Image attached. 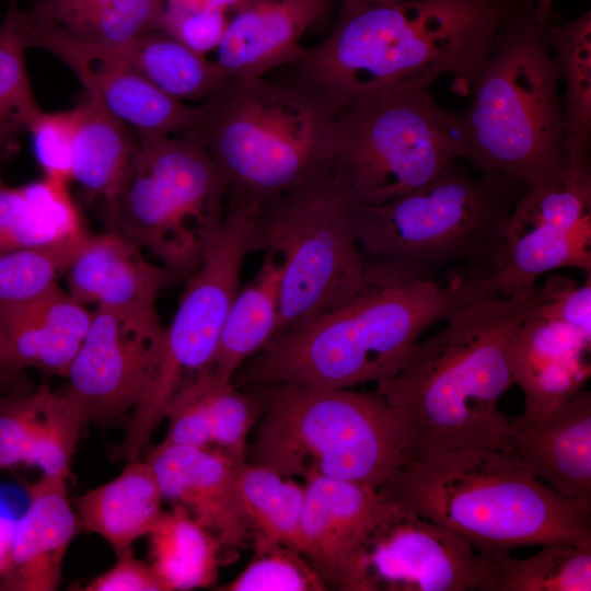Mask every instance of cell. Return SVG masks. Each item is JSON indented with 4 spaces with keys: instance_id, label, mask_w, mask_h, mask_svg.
Segmentation results:
<instances>
[{
    "instance_id": "6da1fadb",
    "label": "cell",
    "mask_w": 591,
    "mask_h": 591,
    "mask_svg": "<svg viewBox=\"0 0 591 591\" xmlns=\"http://www.w3.org/2000/svg\"><path fill=\"white\" fill-rule=\"evenodd\" d=\"M523 0H401L339 10L329 36L291 65L337 115L384 89H428L451 76L468 94L500 28Z\"/></svg>"
},
{
    "instance_id": "7a4b0ae2",
    "label": "cell",
    "mask_w": 591,
    "mask_h": 591,
    "mask_svg": "<svg viewBox=\"0 0 591 591\" xmlns=\"http://www.w3.org/2000/svg\"><path fill=\"white\" fill-rule=\"evenodd\" d=\"M534 287L461 304L394 375L376 382L412 427L413 457L463 447L507 451L510 417L498 406L514 385L511 345Z\"/></svg>"
},
{
    "instance_id": "3957f363",
    "label": "cell",
    "mask_w": 591,
    "mask_h": 591,
    "mask_svg": "<svg viewBox=\"0 0 591 591\" xmlns=\"http://www.w3.org/2000/svg\"><path fill=\"white\" fill-rule=\"evenodd\" d=\"M467 301L466 276L420 280L371 260L359 293L277 335L239 369L233 383L326 389L376 383L403 367L426 329Z\"/></svg>"
},
{
    "instance_id": "277c9868",
    "label": "cell",
    "mask_w": 591,
    "mask_h": 591,
    "mask_svg": "<svg viewBox=\"0 0 591 591\" xmlns=\"http://www.w3.org/2000/svg\"><path fill=\"white\" fill-rule=\"evenodd\" d=\"M378 491L475 551L553 542L591 551V502L563 497L505 450L463 447L413 457Z\"/></svg>"
},
{
    "instance_id": "5b68a950",
    "label": "cell",
    "mask_w": 591,
    "mask_h": 591,
    "mask_svg": "<svg viewBox=\"0 0 591 591\" xmlns=\"http://www.w3.org/2000/svg\"><path fill=\"white\" fill-rule=\"evenodd\" d=\"M548 0L529 3L497 33L461 114L467 160L526 187L569 167L558 68L548 39Z\"/></svg>"
},
{
    "instance_id": "8992f818",
    "label": "cell",
    "mask_w": 591,
    "mask_h": 591,
    "mask_svg": "<svg viewBox=\"0 0 591 591\" xmlns=\"http://www.w3.org/2000/svg\"><path fill=\"white\" fill-rule=\"evenodd\" d=\"M335 116L297 79L227 77L198 105L185 137L205 147L228 198L259 206L331 167Z\"/></svg>"
},
{
    "instance_id": "52a82bcc",
    "label": "cell",
    "mask_w": 591,
    "mask_h": 591,
    "mask_svg": "<svg viewBox=\"0 0 591 591\" xmlns=\"http://www.w3.org/2000/svg\"><path fill=\"white\" fill-rule=\"evenodd\" d=\"M266 402L246 461L304 482L313 476L374 489L414 455L406 416L368 393L265 383Z\"/></svg>"
},
{
    "instance_id": "ba28073f",
    "label": "cell",
    "mask_w": 591,
    "mask_h": 591,
    "mask_svg": "<svg viewBox=\"0 0 591 591\" xmlns=\"http://www.w3.org/2000/svg\"><path fill=\"white\" fill-rule=\"evenodd\" d=\"M525 189L493 173L473 175L454 161L403 195L378 205L359 202L356 237L373 262L410 278L434 280L460 260L474 274L489 263Z\"/></svg>"
},
{
    "instance_id": "9c48e42d",
    "label": "cell",
    "mask_w": 591,
    "mask_h": 591,
    "mask_svg": "<svg viewBox=\"0 0 591 591\" xmlns=\"http://www.w3.org/2000/svg\"><path fill=\"white\" fill-rule=\"evenodd\" d=\"M358 204L331 166L258 206L251 252L270 253L281 264L275 337L343 305L367 285L369 262L354 227Z\"/></svg>"
},
{
    "instance_id": "30bf717a",
    "label": "cell",
    "mask_w": 591,
    "mask_h": 591,
    "mask_svg": "<svg viewBox=\"0 0 591 591\" xmlns=\"http://www.w3.org/2000/svg\"><path fill=\"white\" fill-rule=\"evenodd\" d=\"M466 157L461 114L441 107L428 89L370 92L335 116L331 166L361 204L413 190Z\"/></svg>"
},
{
    "instance_id": "8fae6325",
    "label": "cell",
    "mask_w": 591,
    "mask_h": 591,
    "mask_svg": "<svg viewBox=\"0 0 591 591\" xmlns=\"http://www.w3.org/2000/svg\"><path fill=\"white\" fill-rule=\"evenodd\" d=\"M227 185L190 137L138 135L135 172L108 209L111 227L179 278L198 266L227 206Z\"/></svg>"
},
{
    "instance_id": "7c38bea8",
    "label": "cell",
    "mask_w": 591,
    "mask_h": 591,
    "mask_svg": "<svg viewBox=\"0 0 591 591\" xmlns=\"http://www.w3.org/2000/svg\"><path fill=\"white\" fill-rule=\"evenodd\" d=\"M258 205L228 198L224 216L188 276L176 312L164 328L154 374L135 407L124 416L117 445L126 459L139 457L164 419L167 403L200 370L211 366L220 335L239 292Z\"/></svg>"
},
{
    "instance_id": "4fadbf2b",
    "label": "cell",
    "mask_w": 591,
    "mask_h": 591,
    "mask_svg": "<svg viewBox=\"0 0 591 591\" xmlns=\"http://www.w3.org/2000/svg\"><path fill=\"white\" fill-rule=\"evenodd\" d=\"M560 268L591 274L590 164H570L559 177L526 187L489 263L467 279L473 299L507 298Z\"/></svg>"
},
{
    "instance_id": "5bb4252c",
    "label": "cell",
    "mask_w": 591,
    "mask_h": 591,
    "mask_svg": "<svg viewBox=\"0 0 591 591\" xmlns=\"http://www.w3.org/2000/svg\"><path fill=\"white\" fill-rule=\"evenodd\" d=\"M163 334L157 309L94 308L67 382L58 391L84 422L105 427L126 416L154 374Z\"/></svg>"
},
{
    "instance_id": "9a60e30c",
    "label": "cell",
    "mask_w": 591,
    "mask_h": 591,
    "mask_svg": "<svg viewBox=\"0 0 591 591\" xmlns=\"http://www.w3.org/2000/svg\"><path fill=\"white\" fill-rule=\"evenodd\" d=\"M475 549L413 508L383 497L363 542L354 591L477 590Z\"/></svg>"
},
{
    "instance_id": "2e32d148",
    "label": "cell",
    "mask_w": 591,
    "mask_h": 591,
    "mask_svg": "<svg viewBox=\"0 0 591 591\" xmlns=\"http://www.w3.org/2000/svg\"><path fill=\"white\" fill-rule=\"evenodd\" d=\"M26 45L62 60L79 78L85 95L137 135L187 136L196 121L198 105L165 94L106 48L68 35L31 10Z\"/></svg>"
},
{
    "instance_id": "e0dca14e",
    "label": "cell",
    "mask_w": 591,
    "mask_h": 591,
    "mask_svg": "<svg viewBox=\"0 0 591 591\" xmlns=\"http://www.w3.org/2000/svg\"><path fill=\"white\" fill-rule=\"evenodd\" d=\"M163 499L184 507L223 548L251 545L253 533L237 490L235 461L216 449L178 445L165 440L146 460Z\"/></svg>"
},
{
    "instance_id": "ac0fdd59",
    "label": "cell",
    "mask_w": 591,
    "mask_h": 591,
    "mask_svg": "<svg viewBox=\"0 0 591 591\" xmlns=\"http://www.w3.org/2000/svg\"><path fill=\"white\" fill-rule=\"evenodd\" d=\"M301 554L328 587L354 591L358 557L383 497L378 489L343 479L305 480Z\"/></svg>"
},
{
    "instance_id": "d6986e66",
    "label": "cell",
    "mask_w": 591,
    "mask_h": 591,
    "mask_svg": "<svg viewBox=\"0 0 591 591\" xmlns=\"http://www.w3.org/2000/svg\"><path fill=\"white\" fill-rule=\"evenodd\" d=\"M507 451L563 497L591 502V393L582 389L543 419L510 417Z\"/></svg>"
},
{
    "instance_id": "ffe728a7",
    "label": "cell",
    "mask_w": 591,
    "mask_h": 591,
    "mask_svg": "<svg viewBox=\"0 0 591 591\" xmlns=\"http://www.w3.org/2000/svg\"><path fill=\"white\" fill-rule=\"evenodd\" d=\"M590 352L591 336L525 311L510 356L513 384L524 394L522 416L546 418L581 391L591 375Z\"/></svg>"
},
{
    "instance_id": "44dd1931",
    "label": "cell",
    "mask_w": 591,
    "mask_h": 591,
    "mask_svg": "<svg viewBox=\"0 0 591 591\" xmlns=\"http://www.w3.org/2000/svg\"><path fill=\"white\" fill-rule=\"evenodd\" d=\"M68 477L45 475L28 485V503L14 521L10 564L0 590L54 591L67 551L81 531L68 496Z\"/></svg>"
},
{
    "instance_id": "7402d4cb",
    "label": "cell",
    "mask_w": 591,
    "mask_h": 591,
    "mask_svg": "<svg viewBox=\"0 0 591 591\" xmlns=\"http://www.w3.org/2000/svg\"><path fill=\"white\" fill-rule=\"evenodd\" d=\"M142 251L116 232H90L65 275L67 291L85 306L157 309V298L178 276Z\"/></svg>"
},
{
    "instance_id": "603a6c76",
    "label": "cell",
    "mask_w": 591,
    "mask_h": 591,
    "mask_svg": "<svg viewBox=\"0 0 591 591\" xmlns=\"http://www.w3.org/2000/svg\"><path fill=\"white\" fill-rule=\"evenodd\" d=\"M331 0H246L234 11L216 49L224 77H264L291 66L304 47L300 38L326 14Z\"/></svg>"
},
{
    "instance_id": "cb8c5ba5",
    "label": "cell",
    "mask_w": 591,
    "mask_h": 591,
    "mask_svg": "<svg viewBox=\"0 0 591 591\" xmlns=\"http://www.w3.org/2000/svg\"><path fill=\"white\" fill-rule=\"evenodd\" d=\"M84 424L58 390L42 386L0 395V470L27 465L69 477Z\"/></svg>"
},
{
    "instance_id": "d4e9b609",
    "label": "cell",
    "mask_w": 591,
    "mask_h": 591,
    "mask_svg": "<svg viewBox=\"0 0 591 591\" xmlns=\"http://www.w3.org/2000/svg\"><path fill=\"white\" fill-rule=\"evenodd\" d=\"M91 316L92 311L58 285L33 300L0 305V367L66 378Z\"/></svg>"
},
{
    "instance_id": "484cf974",
    "label": "cell",
    "mask_w": 591,
    "mask_h": 591,
    "mask_svg": "<svg viewBox=\"0 0 591 591\" xmlns=\"http://www.w3.org/2000/svg\"><path fill=\"white\" fill-rule=\"evenodd\" d=\"M164 499L146 461L127 462L113 479L72 500L81 530L103 537L116 556L132 552V544L148 536Z\"/></svg>"
},
{
    "instance_id": "4316f807",
    "label": "cell",
    "mask_w": 591,
    "mask_h": 591,
    "mask_svg": "<svg viewBox=\"0 0 591 591\" xmlns=\"http://www.w3.org/2000/svg\"><path fill=\"white\" fill-rule=\"evenodd\" d=\"M71 181L103 202L117 195L132 176L138 138L99 102L85 95L74 107Z\"/></svg>"
},
{
    "instance_id": "83f0119b",
    "label": "cell",
    "mask_w": 591,
    "mask_h": 591,
    "mask_svg": "<svg viewBox=\"0 0 591 591\" xmlns=\"http://www.w3.org/2000/svg\"><path fill=\"white\" fill-rule=\"evenodd\" d=\"M86 231L67 182L45 176L15 188L0 177V253L59 243Z\"/></svg>"
},
{
    "instance_id": "f1b7e54d",
    "label": "cell",
    "mask_w": 591,
    "mask_h": 591,
    "mask_svg": "<svg viewBox=\"0 0 591 591\" xmlns=\"http://www.w3.org/2000/svg\"><path fill=\"white\" fill-rule=\"evenodd\" d=\"M281 264L270 253L254 279L240 289L225 318L211 368L220 385L276 335L279 318Z\"/></svg>"
},
{
    "instance_id": "f546056e",
    "label": "cell",
    "mask_w": 591,
    "mask_h": 591,
    "mask_svg": "<svg viewBox=\"0 0 591 591\" xmlns=\"http://www.w3.org/2000/svg\"><path fill=\"white\" fill-rule=\"evenodd\" d=\"M477 590L590 591L591 551L553 542L526 558L507 549L475 551Z\"/></svg>"
},
{
    "instance_id": "4dcf8cb0",
    "label": "cell",
    "mask_w": 591,
    "mask_h": 591,
    "mask_svg": "<svg viewBox=\"0 0 591 591\" xmlns=\"http://www.w3.org/2000/svg\"><path fill=\"white\" fill-rule=\"evenodd\" d=\"M150 567L164 591L213 586L221 563V542L178 505L163 511L148 534Z\"/></svg>"
},
{
    "instance_id": "1f68e13d",
    "label": "cell",
    "mask_w": 591,
    "mask_h": 591,
    "mask_svg": "<svg viewBox=\"0 0 591 591\" xmlns=\"http://www.w3.org/2000/svg\"><path fill=\"white\" fill-rule=\"evenodd\" d=\"M102 47L182 102L205 100L225 79L215 60L194 51L165 30L151 32L129 45Z\"/></svg>"
},
{
    "instance_id": "d6a6232c",
    "label": "cell",
    "mask_w": 591,
    "mask_h": 591,
    "mask_svg": "<svg viewBox=\"0 0 591 591\" xmlns=\"http://www.w3.org/2000/svg\"><path fill=\"white\" fill-rule=\"evenodd\" d=\"M548 39L565 83L563 111L569 164L590 163L591 136V13L563 23L551 22Z\"/></svg>"
},
{
    "instance_id": "836d02e7",
    "label": "cell",
    "mask_w": 591,
    "mask_h": 591,
    "mask_svg": "<svg viewBox=\"0 0 591 591\" xmlns=\"http://www.w3.org/2000/svg\"><path fill=\"white\" fill-rule=\"evenodd\" d=\"M236 482L253 536H263L301 554L304 485L246 460L237 466Z\"/></svg>"
},
{
    "instance_id": "e575fe53",
    "label": "cell",
    "mask_w": 591,
    "mask_h": 591,
    "mask_svg": "<svg viewBox=\"0 0 591 591\" xmlns=\"http://www.w3.org/2000/svg\"><path fill=\"white\" fill-rule=\"evenodd\" d=\"M27 11L11 4L0 25V151L42 113L26 71Z\"/></svg>"
},
{
    "instance_id": "d590c367",
    "label": "cell",
    "mask_w": 591,
    "mask_h": 591,
    "mask_svg": "<svg viewBox=\"0 0 591 591\" xmlns=\"http://www.w3.org/2000/svg\"><path fill=\"white\" fill-rule=\"evenodd\" d=\"M89 233L50 245L0 253V305L33 300L57 286Z\"/></svg>"
},
{
    "instance_id": "8d00e7d4",
    "label": "cell",
    "mask_w": 591,
    "mask_h": 591,
    "mask_svg": "<svg viewBox=\"0 0 591 591\" xmlns=\"http://www.w3.org/2000/svg\"><path fill=\"white\" fill-rule=\"evenodd\" d=\"M253 556L245 568L223 591H323L327 586L309 560L299 552L254 535Z\"/></svg>"
},
{
    "instance_id": "74e56055",
    "label": "cell",
    "mask_w": 591,
    "mask_h": 591,
    "mask_svg": "<svg viewBox=\"0 0 591 591\" xmlns=\"http://www.w3.org/2000/svg\"><path fill=\"white\" fill-rule=\"evenodd\" d=\"M253 385L256 390L248 392L242 391L233 382L220 385L213 372L209 390L212 445L235 461L246 460L251 432L265 408L266 396L263 386Z\"/></svg>"
},
{
    "instance_id": "f35d334b",
    "label": "cell",
    "mask_w": 591,
    "mask_h": 591,
    "mask_svg": "<svg viewBox=\"0 0 591 591\" xmlns=\"http://www.w3.org/2000/svg\"><path fill=\"white\" fill-rule=\"evenodd\" d=\"M158 30H165V0H116L67 34L95 45L120 47Z\"/></svg>"
},
{
    "instance_id": "ab89813d",
    "label": "cell",
    "mask_w": 591,
    "mask_h": 591,
    "mask_svg": "<svg viewBox=\"0 0 591 591\" xmlns=\"http://www.w3.org/2000/svg\"><path fill=\"white\" fill-rule=\"evenodd\" d=\"M213 379L209 366L186 381L167 403L165 441L178 445L211 449L213 444L208 395Z\"/></svg>"
},
{
    "instance_id": "60d3db41",
    "label": "cell",
    "mask_w": 591,
    "mask_h": 591,
    "mask_svg": "<svg viewBox=\"0 0 591 591\" xmlns=\"http://www.w3.org/2000/svg\"><path fill=\"white\" fill-rule=\"evenodd\" d=\"M526 313L566 324L591 336V274L583 282L554 274L534 287Z\"/></svg>"
},
{
    "instance_id": "b9f144b4",
    "label": "cell",
    "mask_w": 591,
    "mask_h": 591,
    "mask_svg": "<svg viewBox=\"0 0 591 591\" xmlns=\"http://www.w3.org/2000/svg\"><path fill=\"white\" fill-rule=\"evenodd\" d=\"M76 109L42 113L32 123L35 157L45 176L69 183L71 181L72 147Z\"/></svg>"
},
{
    "instance_id": "7bdbcfd3",
    "label": "cell",
    "mask_w": 591,
    "mask_h": 591,
    "mask_svg": "<svg viewBox=\"0 0 591 591\" xmlns=\"http://www.w3.org/2000/svg\"><path fill=\"white\" fill-rule=\"evenodd\" d=\"M228 22L225 12L212 7L178 14L165 13V31L204 56L218 48Z\"/></svg>"
},
{
    "instance_id": "ee69618b",
    "label": "cell",
    "mask_w": 591,
    "mask_h": 591,
    "mask_svg": "<svg viewBox=\"0 0 591 591\" xmlns=\"http://www.w3.org/2000/svg\"><path fill=\"white\" fill-rule=\"evenodd\" d=\"M84 591H164V588L150 565L130 552L118 556L113 567L91 579Z\"/></svg>"
},
{
    "instance_id": "f6af8a7d",
    "label": "cell",
    "mask_w": 591,
    "mask_h": 591,
    "mask_svg": "<svg viewBox=\"0 0 591 591\" xmlns=\"http://www.w3.org/2000/svg\"><path fill=\"white\" fill-rule=\"evenodd\" d=\"M114 1L116 0H37L31 11L72 34Z\"/></svg>"
},
{
    "instance_id": "bcb514c9",
    "label": "cell",
    "mask_w": 591,
    "mask_h": 591,
    "mask_svg": "<svg viewBox=\"0 0 591 591\" xmlns=\"http://www.w3.org/2000/svg\"><path fill=\"white\" fill-rule=\"evenodd\" d=\"M14 521L0 514V579L10 564Z\"/></svg>"
},
{
    "instance_id": "7dc6e473",
    "label": "cell",
    "mask_w": 591,
    "mask_h": 591,
    "mask_svg": "<svg viewBox=\"0 0 591 591\" xmlns=\"http://www.w3.org/2000/svg\"><path fill=\"white\" fill-rule=\"evenodd\" d=\"M401 0H339L340 10H349L354 8L393 3Z\"/></svg>"
},
{
    "instance_id": "c3c4849f",
    "label": "cell",
    "mask_w": 591,
    "mask_h": 591,
    "mask_svg": "<svg viewBox=\"0 0 591 591\" xmlns=\"http://www.w3.org/2000/svg\"><path fill=\"white\" fill-rule=\"evenodd\" d=\"M205 1L209 7L220 9L224 12L228 9H232L233 11H235L246 2V0H205Z\"/></svg>"
},
{
    "instance_id": "681fc988",
    "label": "cell",
    "mask_w": 591,
    "mask_h": 591,
    "mask_svg": "<svg viewBox=\"0 0 591 591\" xmlns=\"http://www.w3.org/2000/svg\"><path fill=\"white\" fill-rule=\"evenodd\" d=\"M2 359H3V347H2V341H1V338H0V366L2 363Z\"/></svg>"
},
{
    "instance_id": "f907efd6",
    "label": "cell",
    "mask_w": 591,
    "mask_h": 591,
    "mask_svg": "<svg viewBox=\"0 0 591 591\" xmlns=\"http://www.w3.org/2000/svg\"><path fill=\"white\" fill-rule=\"evenodd\" d=\"M523 1H525V2H533V0H523Z\"/></svg>"
}]
</instances>
